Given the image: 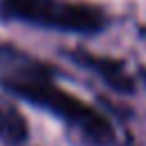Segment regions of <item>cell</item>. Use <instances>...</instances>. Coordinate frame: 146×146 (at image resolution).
Here are the masks:
<instances>
[{
  "label": "cell",
  "mask_w": 146,
  "mask_h": 146,
  "mask_svg": "<svg viewBox=\"0 0 146 146\" xmlns=\"http://www.w3.org/2000/svg\"><path fill=\"white\" fill-rule=\"evenodd\" d=\"M0 84L16 98L57 116L91 146H110L114 128L105 114L57 84L55 71L11 43L0 41Z\"/></svg>",
  "instance_id": "1"
},
{
  "label": "cell",
  "mask_w": 146,
  "mask_h": 146,
  "mask_svg": "<svg viewBox=\"0 0 146 146\" xmlns=\"http://www.w3.org/2000/svg\"><path fill=\"white\" fill-rule=\"evenodd\" d=\"M0 14L9 21L71 34H98L107 25L100 7L78 0H0Z\"/></svg>",
  "instance_id": "2"
},
{
  "label": "cell",
  "mask_w": 146,
  "mask_h": 146,
  "mask_svg": "<svg viewBox=\"0 0 146 146\" xmlns=\"http://www.w3.org/2000/svg\"><path fill=\"white\" fill-rule=\"evenodd\" d=\"M68 57L75 64H80L82 68H87L94 75H98L105 84H110L112 89H116L121 94H130L135 89V82H132L130 73L116 59L100 57V55H94V52H87V50H73V52H68Z\"/></svg>",
  "instance_id": "3"
},
{
  "label": "cell",
  "mask_w": 146,
  "mask_h": 146,
  "mask_svg": "<svg viewBox=\"0 0 146 146\" xmlns=\"http://www.w3.org/2000/svg\"><path fill=\"white\" fill-rule=\"evenodd\" d=\"M0 141L21 146L27 141V123L23 114L5 98H0Z\"/></svg>",
  "instance_id": "4"
},
{
  "label": "cell",
  "mask_w": 146,
  "mask_h": 146,
  "mask_svg": "<svg viewBox=\"0 0 146 146\" xmlns=\"http://www.w3.org/2000/svg\"><path fill=\"white\" fill-rule=\"evenodd\" d=\"M141 78H144V84H146V68L141 71Z\"/></svg>",
  "instance_id": "5"
}]
</instances>
